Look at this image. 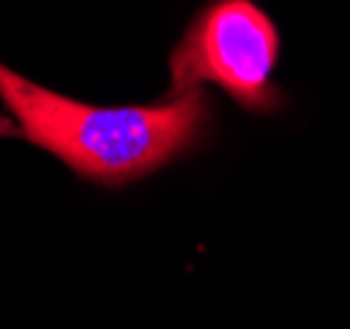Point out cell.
Wrapping results in <instances>:
<instances>
[{
	"label": "cell",
	"instance_id": "cell-2",
	"mask_svg": "<svg viewBox=\"0 0 350 329\" xmlns=\"http://www.w3.org/2000/svg\"><path fill=\"white\" fill-rule=\"evenodd\" d=\"M282 51L280 24L258 0H206L166 58L169 87L161 98L211 85L245 116H282L293 105L287 87L277 82Z\"/></svg>",
	"mask_w": 350,
	"mask_h": 329
},
{
	"label": "cell",
	"instance_id": "cell-3",
	"mask_svg": "<svg viewBox=\"0 0 350 329\" xmlns=\"http://www.w3.org/2000/svg\"><path fill=\"white\" fill-rule=\"evenodd\" d=\"M5 137L21 140V129H18L16 119H14L8 111H5V114H0V140H5Z\"/></svg>",
	"mask_w": 350,
	"mask_h": 329
},
{
	"label": "cell",
	"instance_id": "cell-1",
	"mask_svg": "<svg viewBox=\"0 0 350 329\" xmlns=\"http://www.w3.org/2000/svg\"><path fill=\"white\" fill-rule=\"evenodd\" d=\"M0 103L16 119L21 140L100 190L140 185L219 137V105L203 87L156 103L95 105L0 64Z\"/></svg>",
	"mask_w": 350,
	"mask_h": 329
}]
</instances>
